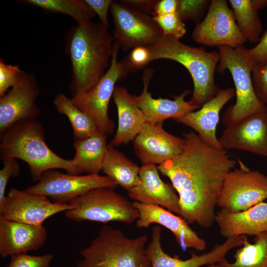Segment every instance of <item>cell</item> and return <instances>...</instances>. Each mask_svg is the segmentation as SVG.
Here are the masks:
<instances>
[{
  "label": "cell",
  "mask_w": 267,
  "mask_h": 267,
  "mask_svg": "<svg viewBox=\"0 0 267 267\" xmlns=\"http://www.w3.org/2000/svg\"><path fill=\"white\" fill-rule=\"evenodd\" d=\"M183 135L182 152L157 169L178 193L179 216L189 224L208 228L215 222V208L224 179L236 162L225 150L208 145L192 131Z\"/></svg>",
  "instance_id": "obj_1"
},
{
  "label": "cell",
  "mask_w": 267,
  "mask_h": 267,
  "mask_svg": "<svg viewBox=\"0 0 267 267\" xmlns=\"http://www.w3.org/2000/svg\"><path fill=\"white\" fill-rule=\"evenodd\" d=\"M113 37L101 22L73 26L65 36V51L72 68L73 96L87 91L102 77L113 51Z\"/></svg>",
  "instance_id": "obj_2"
},
{
  "label": "cell",
  "mask_w": 267,
  "mask_h": 267,
  "mask_svg": "<svg viewBox=\"0 0 267 267\" xmlns=\"http://www.w3.org/2000/svg\"><path fill=\"white\" fill-rule=\"evenodd\" d=\"M0 154L1 159H19L26 162L34 181L44 172L56 169L79 175L72 160L58 156L47 146L44 128L37 119L18 122L0 134Z\"/></svg>",
  "instance_id": "obj_3"
},
{
  "label": "cell",
  "mask_w": 267,
  "mask_h": 267,
  "mask_svg": "<svg viewBox=\"0 0 267 267\" xmlns=\"http://www.w3.org/2000/svg\"><path fill=\"white\" fill-rule=\"evenodd\" d=\"M147 47L150 62L159 59L172 60L188 70L194 85L190 101L199 108L218 93L220 89L214 77L221 59L219 51L208 52L203 47H193L173 37L163 35Z\"/></svg>",
  "instance_id": "obj_4"
},
{
  "label": "cell",
  "mask_w": 267,
  "mask_h": 267,
  "mask_svg": "<svg viewBox=\"0 0 267 267\" xmlns=\"http://www.w3.org/2000/svg\"><path fill=\"white\" fill-rule=\"evenodd\" d=\"M146 234L129 238L119 228L105 225L82 249L76 267H152L146 251Z\"/></svg>",
  "instance_id": "obj_5"
},
{
  "label": "cell",
  "mask_w": 267,
  "mask_h": 267,
  "mask_svg": "<svg viewBox=\"0 0 267 267\" xmlns=\"http://www.w3.org/2000/svg\"><path fill=\"white\" fill-rule=\"evenodd\" d=\"M217 47L221 59L217 69L220 73L226 69L230 72L236 96L235 104L227 109L222 117V123L226 127L267 107L256 94L251 75L255 63L247 55L246 48L241 46L234 48L223 45Z\"/></svg>",
  "instance_id": "obj_6"
},
{
  "label": "cell",
  "mask_w": 267,
  "mask_h": 267,
  "mask_svg": "<svg viewBox=\"0 0 267 267\" xmlns=\"http://www.w3.org/2000/svg\"><path fill=\"white\" fill-rule=\"evenodd\" d=\"M69 204L73 208L65 211V216L75 222H119L130 224L139 217L133 202L109 187L91 189Z\"/></svg>",
  "instance_id": "obj_7"
},
{
  "label": "cell",
  "mask_w": 267,
  "mask_h": 267,
  "mask_svg": "<svg viewBox=\"0 0 267 267\" xmlns=\"http://www.w3.org/2000/svg\"><path fill=\"white\" fill-rule=\"evenodd\" d=\"M120 44L115 41L109 69L99 81L89 89L72 96L73 103L81 111L89 114L94 120L98 130L106 134L114 129L113 121L108 116V106L113 96L116 82L125 78L129 70L118 55Z\"/></svg>",
  "instance_id": "obj_8"
},
{
  "label": "cell",
  "mask_w": 267,
  "mask_h": 267,
  "mask_svg": "<svg viewBox=\"0 0 267 267\" xmlns=\"http://www.w3.org/2000/svg\"><path fill=\"white\" fill-rule=\"evenodd\" d=\"M239 163V168L226 175L217 202L221 209L231 213L246 210L267 199V175Z\"/></svg>",
  "instance_id": "obj_9"
},
{
  "label": "cell",
  "mask_w": 267,
  "mask_h": 267,
  "mask_svg": "<svg viewBox=\"0 0 267 267\" xmlns=\"http://www.w3.org/2000/svg\"><path fill=\"white\" fill-rule=\"evenodd\" d=\"M117 185L107 176L73 175L51 170L44 172L37 183L26 190L49 197L54 203L67 204L94 188L105 187L114 189Z\"/></svg>",
  "instance_id": "obj_10"
},
{
  "label": "cell",
  "mask_w": 267,
  "mask_h": 267,
  "mask_svg": "<svg viewBox=\"0 0 267 267\" xmlns=\"http://www.w3.org/2000/svg\"><path fill=\"white\" fill-rule=\"evenodd\" d=\"M110 10L115 27L113 39L124 51L137 46L148 47L163 36L161 29L149 14L114 1Z\"/></svg>",
  "instance_id": "obj_11"
},
{
  "label": "cell",
  "mask_w": 267,
  "mask_h": 267,
  "mask_svg": "<svg viewBox=\"0 0 267 267\" xmlns=\"http://www.w3.org/2000/svg\"><path fill=\"white\" fill-rule=\"evenodd\" d=\"M192 39L206 46H243L246 39L225 0H212L204 19L196 23Z\"/></svg>",
  "instance_id": "obj_12"
},
{
  "label": "cell",
  "mask_w": 267,
  "mask_h": 267,
  "mask_svg": "<svg viewBox=\"0 0 267 267\" xmlns=\"http://www.w3.org/2000/svg\"><path fill=\"white\" fill-rule=\"evenodd\" d=\"M72 208L70 204L56 203L44 195L12 187L0 206V217L15 222L42 225L53 215Z\"/></svg>",
  "instance_id": "obj_13"
},
{
  "label": "cell",
  "mask_w": 267,
  "mask_h": 267,
  "mask_svg": "<svg viewBox=\"0 0 267 267\" xmlns=\"http://www.w3.org/2000/svg\"><path fill=\"white\" fill-rule=\"evenodd\" d=\"M40 93L36 79L22 70L16 84L0 97V134L15 123L37 119L40 109L36 101Z\"/></svg>",
  "instance_id": "obj_14"
},
{
  "label": "cell",
  "mask_w": 267,
  "mask_h": 267,
  "mask_svg": "<svg viewBox=\"0 0 267 267\" xmlns=\"http://www.w3.org/2000/svg\"><path fill=\"white\" fill-rule=\"evenodd\" d=\"M161 236L160 226H153L151 241L146 247L152 267H201L218 264L225 259L230 250L243 246L246 238L245 235L228 237L223 243L216 244L210 251L199 255L191 252L190 258L183 260L178 256L172 257L164 252L162 247Z\"/></svg>",
  "instance_id": "obj_15"
},
{
  "label": "cell",
  "mask_w": 267,
  "mask_h": 267,
  "mask_svg": "<svg viewBox=\"0 0 267 267\" xmlns=\"http://www.w3.org/2000/svg\"><path fill=\"white\" fill-rule=\"evenodd\" d=\"M218 141L222 149L244 150L267 157V108L226 127Z\"/></svg>",
  "instance_id": "obj_16"
},
{
  "label": "cell",
  "mask_w": 267,
  "mask_h": 267,
  "mask_svg": "<svg viewBox=\"0 0 267 267\" xmlns=\"http://www.w3.org/2000/svg\"><path fill=\"white\" fill-rule=\"evenodd\" d=\"M133 145L142 165H161L179 154L184 140L170 134L162 124L146 123L133 140Z\"/></svg>",
  "instance_id": "obj_17"
},
{
  "label": "cell",
  "mask_w": 267,
  "mask_h": 267,
  "mask_svg": "<svg viewBox=\"0 0 267 267\" xmlns=\"http://www.w3.org/2000/svg\"><path fill=\"white\" fill-rule=\"evenodd\" d=\"M133 204L139 213V218L136 221L137 227L147 228L152 223H156L169 229L183 251L187 248H193L202 251L206 249V241L201 238L181 217L176 216L158 205L136 201H134Z\"/></svg>",
  "instance_id": "obj_18"
},
{
  "label": "cell",
  "mask_w": 267,
  "mask_h": 267,
  "mask_svg": "<svg viewBox=\"0 0 267 267\" xmlns=\"http://www.w3.org/2000/svg\"><path fill=\"white\" fill-rule=\"evenodd\" d=\"M152 74V69L147 68L144 71L142 76L143 90L139 95H133L144 114L146 123L162 124L166 119H175L200 109L190 100L186 101L185 100V96L190 92L188 90H185L179 95L174 96V100L153 98L148 90Z\"/></svg>",
  "instance_id": "obj_19"
},
{
  "label": "cell",
  "mask_w": 267,
  "mask_h": 267,
  "mask_svg": "<svg viewBox=\"0 0 267 267\" xmlns=\"http://www.w3.org/2000/svg\"><path fill=\"white\" fill-rule=\"evenodd\" d=\"M157 166L142 165L139 176L140 182L128 191L130 198L141 203L158 205L180 215L178 196L172 185L160 178Z\"/></svg>",
  "instance_id": "obj_20"
},
{
  "label": "cell",
  "mask_w": 267,
  "mask_h": 267,
  "mask_svg": "<svg viewBox=\"0 0 267 267\" xmlns=\"http://www.w3.org/2000/svg\"><path fill=\"white\" fill-rule=\"evenodd\" d=\"M47 231L42 225L17 222L0 217V255H13L37 250L44 244Z\"/></svg>",
  "instance_id": "obj_21"
},
{
  "label": "cell",
  "mask_w": 267,
  "mask_h": 267,
  "mask_svg": "<svg viewBox=\"0 0 267 267\" xmlns=\"http://www.w3.org/2000/svg\"><path fill=\"white\" fill-rule=\"evenodd\" d=\"M235 94L233 88L220 89L215 96L197 111L187 113L174 119L178 123L194 129L200 137L208 145L222 149L216 136L220 112Z\"/></svg>",
  "instance_id": "obj_22"
},
{
  "label": "cell",
  "mask_w": 267,
  "mask_h": 267,
  "mask_svg": "<svg viewBox=\"0 0 267 267\" xmlns=\"http://www.w3.org/2000/svg\"><path fill=\"white\" fill-rule=\"evenodd\" d=\"M220 233L226 238L241 235H257L267 232V202H262L240 212L221 209L216 216Z\"/></svg>",
  "instance_id": "obj_23"
},
{
  "label": "cell",
  "mask_w": 267,
  "mask_h": 267,
  "mask_svg": "<svg viewBox=\"0 0 267 267\" xmlns=\"http://www.w3.org/2000/svg\"><path fill=\"white\" fill-rule=\"evenodd\" d=\"M112 96L117 107L118 126L110 144L117 146L134 140L146 122L142 110L126 88L116 86Z\"/></svg>",
  "instance_id": "obj_24"
},
{
  "label": "cell",
  "mask_w": 267,
  "mask_h": 267,
  "mask_svg": "<svg viewBox=\"0 0 267 267\" xmlns=\"http://www.w3.org/2000/svg\"><path fill=\"white\" fill-rule=\"evenodd\" d=\"M107 134L100 131L83 139H74L75 154L72 161L79 175L98 174L102 170Z\"/></svg>",
  "instance_id": "obj_25"
},
{
  "label": "cell",
  "mask_w": 267,
  "mask_h": 267,
  "mask_svg": "<svg viewBox=\"0 0 267 267\" xmlns=\"http://www.w3.org/2000/svg\"><path fill=\"white\" fill-rule=\"evenodd\" d=\"M140 167L110 144L107 145L102 171L127 191L140 182Z\"/></svg>",
  "instance_id": "obj_26"
},
{
  "label": "cell",
  "mask_w": 267,
  "mask_h": 267,
  "mask_svg": "<svg viewBox=\"0 0 267 267\" xmlns=\"http://www.w3.org/2000/svg\"><path fill=\"white\" fill-rule=\"evenodd\" d=\"M53 103L57 111L68 119L73 132L74 139H83L92 136L98 131L93 118L81 111L72 102L71 98L63 93L55 95Z\"/></svg>",
  "instance_id": "obj_27"
},
{
  "label": "cell",
  "mask_w": 267,
  "mask_h": 267,
  "mask_svg": "<svg viewBox=\"0 0 267 267\" xmlns=\"http://www.w3.org/2000/svg\"><path fill=\"white\" fill-rule=\"evenodd\" d=\"M254 241L251 243L247 238L234 254V261L225 259L218 263L220 267H267V232L256 235Z\"/></svg>",
  "instance_id": "obj_28"
},
{
  "label": "cell",
  "mask_w": 267,
  "mask_h": 267,
  "mask_svg": "<svg viewBox=\"0 0 267 267\" xmlns=\"http://www.w3.org/2000/svg\"><path fill=\"white\" fill-rule=\"evenodd\" d=\"M21 1L45 11L68 15L78 24L91 21L96 16L84 0H25Z\"/></svg>",
  "instance_id": "obj_29"
},
{
  "label": "cell",
  "mask_w": 267,
  "mask_h": 267,
  "mask_svg": "<svg viewBox=\"0 0 267 267\" xmlns=\"http://www.w3.org/2000/svg\"><path fill=\"white\" fill-rule=\"evenodd\" d=\"M236 22L240 31L251 43H258L262 36L263 26L258 11L252 0H229Z\"/></svg>",
  "instance_id": "obj_30"
},
{
  "label": "cell",
  "mask_w": 267,
  "mask_h": 267,
  "mask_svg": "<svg viewBox=\"0 0 267 267\" xmlns=\"http://www.w3.org/2000/svg\"><path fill=\"white\" fill-rule=\"evenodd\" d=\"M161 29L163 35L179 40L186 32L185 24L177 12L152 16Z\"/></svg>",
  "instance_id": "obj_31"
},
{
  "label": "cell",
  "mask_w": 267,
  "mask_h": 267,
  "mask_svg": "<svg viewBox=\"0 0 267 267\" xmlns=\"http://www.w3.org/2000/svg\"><path fill=\"white\" fill-rule=\"evenodd\" d=\"M210 3L209 0H178L177 12L182 21L189 20L197 23Z\"/></svg>",
  "instance_id": "obj_32"
},
{
  "label": "cell",
  "mask_w": 267,
  "mask_h": 267,
  "mask_svg": "<svg viewBox=\"0 0 267 267\" xmlns=\"http://www.w3.org/2000/svg\"><path fill=\"white\" fill-rule=\"evenodd\" d=\"M10 257L9 263L5 267H50L53 259V256L49 253L35 256L22 253Z\"/></svg>",
  "instance_id": "obj_33"
},
{
  "label": "cell",
  "mask_w": 267,
  "mask_h": 267,
  "mask_svg": "<svg viewBox=\"0 0 267 267\" xmlns=\"http://www.w3.org/2000/svg\"><path fill=\"white\" fill-rule=\"evenodd\" d=\"M252 81L254 89L258 99L267 103V61L255 63L253 68Z\"/></svg>",
  "instance_id": "obj_34"
},
{
  "label": "cell",
  "mask_w": 267,
  "mask_h": 267,
  "mask_svg": "<svg viewBox=\"0 0 267 267\" xmlns=\"http://www.w3.org/2000/svg\"><path fill=\"white\" fill-rule=\"evenodd\" d=\"M22 71L18 65L6 64L0 59V97L3 96L9 88L17 83Z\"/></svg>",
  "instance_id": "obj_35"
},
{
  "label": "cell",
  "mask_w": 267,
  "mask_h": 267,
  "mask_svg": "<svg viewBox=\"0 0 267 267\" xmlns=\"http://www.w3.org/2000/svg\"><path fill=\"white\" fill-rule=\"evenodd\" d=\"M1 160L3 166L0 171V206L5 199V190L9 179L16 177L19 173V165L16 159L4 158Z\"/></svg>",
  "instance_id": "obj_36"
},
{
  "label": "cell",
  "mask_w": 267,
  "mask_h": 267,
  "mask_svg": "<svg viewBox=\"0 0 267 267\" xmlns=\"http://www.w3.org/2000/svg\"><path fill=\"white\" fill-rule=\"evenodd\" d=\"M122 62L129 71H135L144 67L150 61V52L147 47L137 46L134 48Z\"/></svg>",
  "instance_id": "obj_37"
},
{
  "label": "cell",
  "mask_w": 267,
  "mask_h": 267,
  "mask_svg": "<svg viewBox=\"0 0 267 267\" xmlns=\"http://www.w3.org/2000/svg\"><path fill=\"white\" fill-rule=\"evenodd\" d=\"M246 52L255 64L267 61V30L263 33L254 47L246 48Z\"/></svg>",
  "instance_id": "obj_38"
},
{
  "label": "cell",
  "mask_w": 267,
  "mask_h": 267,
  "mask_svg": "<svg viewBox=\"0 0 267 267\" xmlns=\"http://www.w3.org/2000/svg\"><path fill=\"white\" fill-rule=\"evenodd\" d=\"M99 19V21L108 27L107 14L113 0H84Z\"/></svg>",
  "instance_id": "obj_39"
},
{
  "label": "cell",
  "mask_w": 267,
  "mask_h": 267,
  "mask_svg": "<svg viewBox=\"0 0 267 267\" xmlns=\"http://www.w3.org/2000/svg\"><path fill=\"white\" fill-rule=\"evenodd\" d=\"M156 0H122L120 2L138 11L152 15Z\"/></svg>",
  "instance_id": "obj_40"
},
{
  "label": "cell",
  "mask_w": 267,
  "mask_h": 267,
  "mask_svg": "<svg viewBox=\"0 0 267 267\" xmlns=\"http://www.w3.org/2000/svg\"><path fill=\"white\" fill-rule=\"evenodd\" d=\"M178 0H158L154 9L153 16L177 12Z\"/></svg>",
  "instance_id": "obj_41"
},
{
  "label": "cell",
  "mask_w": 267,
  "mask_h": 267,
  "mask_svg": "<svg viewBox=\"0 0 267 267\" xmlns=\"http://www.w3.org/2000/svg\"><path fill=\"white\" fill-rule=\"evenodd\" d=\"M255 8L259 11L267 6V0H252Z\"/></svg>",
  "instance_id": "obj_42"
},
{
  "label": "cell",
  "mask_w": 267,
  "mask_h": 267,
  "mask_svg": "<svg viewBox=\"0 0 267 267\" xmlns=\"http://www.w3.org/2000/svg\"><path fill=\"white\" fill-rule=\"evenodd\" d=\"M207 267H220V266L218 264H216L209 265Z\"/></svg>",
  "instance_id": "obj_43"
}]
</instances>
